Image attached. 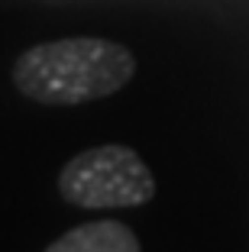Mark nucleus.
Listing matches in <instances>:
<instances>
[{
	"instance_id": "obj_1",
	"label": "nucleus",
	"mask_w": 249,
	"mask_h": 252,
	"mask_svg": "<svg viewBox=\"0 0 249 252\" xmlns=\"http://www.w3.org/2000/svg\"><path fill=\"white\" fill-rule=\"evenodd\" d=\"M133 74L136 59L126 45L101 36H71L26 49L13 65V84L36 104L74 107L117 94Z\"/></svg>"
},
{
	"instance_id": "obj_2",
	"label": "nucleus",
	"mask_w": 249,
	"mask_h": 252,
	"mask_svg": "<svg viewBox=\"0 0 249 252\" xmlns=\"http://www.w3.org/2000/svg\"><path fill=\"white\" fill-rule=\"evenodd\" d=\"M59 191L84 210L140 207L155 197V175L136 149L104 142L68 158L59 171Z\"/></svg>"
},
{
	"instance_id": "obj_3",
	"label": "nucleus",
	"mask_w": 249,
	"mask_h": 252,
	"mask_svg": "<svg viewBox=\"0 0 249 252\" xmlns=\"http://www.w3.org/2000/svg\"><path fill=\"white\" fill-rule=\"evenodd\" d=\"M45 252H142V249L130 226L117 220H97L68 230Z\"/></svg>"
}]
</instances>
